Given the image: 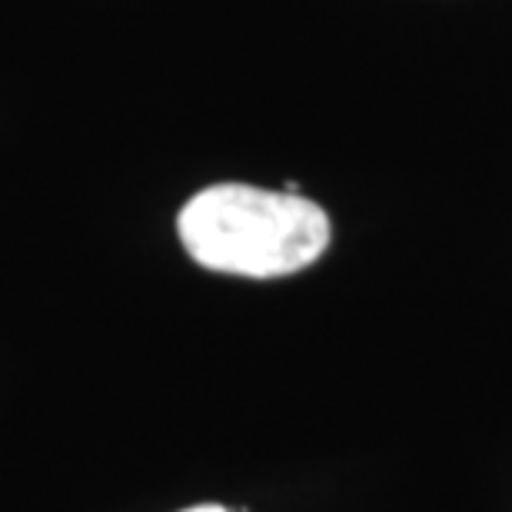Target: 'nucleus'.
Returning <instances> with one entry per match:
<instances>
[{
	"instance_id": "1",
	"label": "nucleus",
	"mask_w": 512,
	"mask_h": 512,
	"mask_svg": "<svg viewBox=\"0 0 512 512\" xmlns=\"http://www.w3.org/2000/svg\"><path fill=\"white\" fill-rule=\"evenodd\" d=\"M177 233L203 270L276 280L320 260L333 230L320 203L300 193L217 183L187 200Z\"/></svg>"
},
{
	"instance_id": "2",
	"label": "nucleus",
	"mask_w": 512,
	"mask_h": 512,
	"mask_svg": "<svg viewBox=\"0 0 512 512\" xmlns=\"http://www.w3.org/2000/svg\"><path fill=\"white\" fill-rule=\"evenodd\" d=\"M183 512H227L223 506H193V509H183Z\"/></svg>"
}]
</instances>
